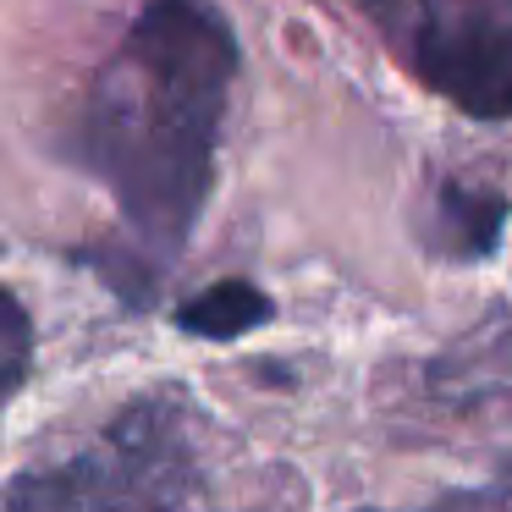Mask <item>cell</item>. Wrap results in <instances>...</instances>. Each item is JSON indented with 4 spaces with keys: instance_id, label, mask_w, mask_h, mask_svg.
<instances>
[{
    "instance_id": "6da1fadb",
    "label": "cell",
    "mask_w": 512,
    "mask_h": 512,
    "mask_svg": "<svg viewBox=\"0 0 512 512\" xmlns=\"http://www.w3.org/2000/svg\"><path fill=\"white\" fill-rule=\"evenodd\" d=\"M232 78L237 39L215 0H144L61 133V155L116 199L149 276L210 204Z\"/></svg>"
},
{
    "instance_id": "7a4b0ae2",
    "label": "cell",
    "mask_w": 512,
    "mask_h": 512,
    "mask_svg": "<svg viewBox=\"0 0 512 512\" xmlns=\"http://www.w3.org/2000/svg\"><path fill=\"white\" fill-rule=\"evenodd\" d=\"M204 452L182 397H138L67 457L34 463L6 485V512H199Z\"/></svg>"
},
{
    "instance_id": "3957f363",
    "label": "cell",
    "mask_w": 512,
    "mask_h": 512,
    "mask_svg": "<svg viewBox=\"0 0 512 512\" xmlns=\"http://www.w3.org/2000/svg\"><path fill=\"white\" fill-rule=\"evenodd\" d=\"M408 67L435 100L474 122H512V0H424Z\"/></svg>"
},
{
    "instance_id": "277c9868",
    "label": "cell",
    "mask_w": 512,
    "mask_h": 512,
    "mask_svg": "<svg viewBox=\"0 0 512 512\" xmlns=\"http://www.w3.org/2000/svg\"><path fill=\"white\" fill-rule=\"evenodd\" d=\"M512 204L496 188H474V182H446L441 199H435V237H441V254L463 259H490L501 248V226H507Z\"/></svg>"
},
{
    "instance_id": "5b68a950",
    "label": "cell",
    "mask_w": 512,
    "mask_h": 512,
    "mask_svg": "<svg viewBox=\"0 0 512 512\" xmlns=\"http://www.w3.org/2000/svg\"><path fill=\"white\" fill-rule=\"evenodd\" d=\"M276 314V303L254 287V281H215V287L193 292L177 309V331L204 336V342H232V336H248Z\"/></svg>"
},
{
    "instance_id": "8992f818",
    "label": "cell",
    "mask_w": 512,
    "mask_h": 512,
    "mask_svg": "<svg viewBox=\"0 0 512 512\" xmlns=\"http://www.w3.org/2000/svg\"><path fill=\"white\" fill-rule=\"evenodd\" d=\"M34 369V320L12 287H0V402L17 397Z\"/></svg>"
},
{
    "instance_id": "52a82bcc",
    "label": "cell",
    "mask_w": 512,
    "mask_h": 512,
    "mask_svg": "<svg viewBox=\"0 0 512 512\" xmlns=\"http://www.w3.org/2000/svg\"><path fill=\"white\" fill-rule=\"evenodd\" d=\"M358 6H364V12H375V23H402V17L413 12V0H358Z\"/></svg>"
},
{
    "instance_id": "ba28073f",
    "label": "cell",
    "mask_w": 512,
    "mask_h": 512,
    "mask_svg": "<svg viewBox=\"0 0 512 512\" xmlns=\"http://www.w3.org/2000/svg\"><path fill=\"white\" fill-rule=\"evenodd\" d=\"M430 512H485V496H452V501H441V507H430Z\"/></svg>"
}]
</instances>
